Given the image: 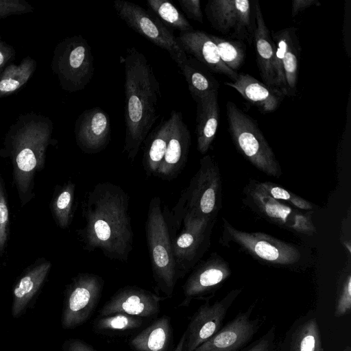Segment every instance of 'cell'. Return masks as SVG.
<instances>
[{
    "mask_svg": "<svg viewBox=\"0 0 351 351\" xmlns=\"http://www.w3.org/2000/svg\"><path fill=\"white\" fill-rule=\"evenodd\" d=\"M129 206L128 193L114 183L99 182L88 191L82 206L84 225L77 231L84 248L126 262L134 238Z\"/></svg>",
    "mask_w": 351,
    "mask_h": 351,
    "instance_id": "obj_1",
    "label": "cell"
},
{
    "mask_svg": "<svg viewBox=\"0 0 351 351\" xmlns=\"http://www.w3.org/2000/svg\"><path fill=\"white\" fill-rule=\"evenodd\" d=\"M123 63L125 125L123 152L133 162L158 118L161 93L152 66L145 55L136 47L126 49Z\"/></svg>",
    "mask_w": 351,
    "mask_h": 351,
    "instance_id": "obj_2",
    "label": "cell"
},
{
    "mask_svg": "<svg viewBox=\"0 0 351 351\" xmlns=\"http://www.w3.org/2000/svg\"><path fill=\"white\" fill-rule=\"evenodd\" d=\"M53 128L49 117L31 112L20 114L5 134L3 149L12 159L22 205L32 197L34 176L44 167Z\"/></svg>",
    "mask_w": 351,
    "mask_h": 351,
    "instance_id": "obj_3",
    "label": "cell"
},
{
    "mask_svg": "<svg viewBox=\"0 0 351 351\" xmlns=\"http://www.w3.org/2000/svg\"><path fill=\"white\" fill-rule=\"evenodd\" d=\"M145 235L156 286L166 298H171L179 278L173 252L168 208L162 205L158 196L149 202Z\"/></svg>",
    "mask_w": 351,
    "mask_h": 351,
    "instance_id": "obj_4",
    "label": "cell"
},
{
    "mask_svg": "<svg viewBox=\"0 0 351 351\" xmlns=\"http://www.w3.org/2000/svg\"><path fill=\"white\" fill-rule=\"evenodd\" d=\"M168 219L180 279L199 263L209 248L215 219L195 217L176 206L168 210Z\"/></svg>",
    "mask_w": 351,
    "mask_h": 351,
    "instance_id": "obj_5",
    "label": "cell"
},
{
    "mask_svg": "<svg viewBox=\"0 0 351 351\" xmlns=\"http://www.w3.org/2000/svg\"><path fill=\"white\" fill-rule=\"evenodd\" d=\"M226 113L228 131L237 150L261 171L279 178L280 165L256 122L230 101Z\"/></svg>",
    "mask_w": 351,
    "mask_h": 351,
    "instance_id": "obj_6",
    "label": "cell"
},
{
    "mask_svg": "<svg viewBox=\"0 0 351 351\" xmlns=\"http://www.w3.org/2000/svg\"><path fill=\"white\" fill-rule=\"evenodd\" d=\"M221 204L219 167L212 156L206 155L200 159L197 171L175 206L195 217L216 219Z\"/></svg>",
    "mask_w": 351,
    "mask_h": 351,
    "instance_id": "obj_7",
    "label": "cell"
},
{
    "mask_svg": "<svg viewBox=\"0 0 351 351\" xmlns=\"http://www.w3.org/2000/svg\"><path fill=\"white\" fill-rule=\"evenodd\" d=\"M94 58L87 40L81 35L66 37L56 46L51 70L61 88L69 93L85 88L94 73Z\"/></svg>",
    "mask_w": 351,
    "mask_h": 351,
    "instance_id": "obj_8",
    "label": "cell"
},
{
    "mask_svg": "<svg viewBox=\"0 0 351 351\" xmlns=\"http://www.w3.org/2000/svg\"><path fill=\"white\" fill-rule=\"evenodd\" d=\"M113 7L118 16L130 28L168 52L178 67L187 59L172 31L149 11L139 5L122 0L114 1Z\"/></svg>",
    "mask_w": 351,
    "mask_h": 351,
    "instance_id": "obj_9",
    "label": "cell"
},
{
    "mask_svg": "<svg viewBox=\"0 0 351 351\" xmlns=\"http://www.w3.org/2000/svg\"><path fill=\"white\" fill-rule=\"evenodd\" d=\"M103 278L96 274L80 273L68 285L64 293L61 324L73 329L84 324L92 315L101 296Z\"/></svg>",
    "mask_w": 351,
    "mask_h": 351,
    "instance_id": "obj_10",
    "label": "cell"
},
{
    "mask_svg": "<svg viewBox=\"0 0 351 351\" xmlns=\"http://www.w3.org/2000/svg\"><path fill=\"white\" fill-rule=\"evenodd\" d=\"M254 1L249 0H210L204 11L211 26L234 40L253 42L255 29Z\"/></svg>",
    "mask_w": 351,
    "mask_h": 351,
    "instance_id": "obj_11",
    "label": "cell"
},
{
    "mask_svg": "<svg viewBox=\"0 0 351 351\" xmlns=\"http://www.w3.org/2000/svg\"><path fill=\"white\" fill-rule=\"evenodd\" d=\"M223 221L226 239L237 244L254 258L278 265H292L301 258L299 250L289 243L262 232L239 230Z\"/></svg>",
    "mask_w": 351,
    "mask_h": 351,
    "instance_id": "obj_12",
    "label": "cell"
},
{
    "mask_svg": "<svg viewBox=\"0 0 351 351\" xmlns=\"http://www.w3.org/2000/svg\"><path fill=\"white\" fill-rule=\"evenodd\" d=\"M241 292V289L230 291L213 304L206 301L190 319L186 329L177 346L171 351H193L222 327L227 312Z\"/></svg>",
    "mask_w": 351,
    "mask_h": 351,
    "instance_id": "obj_13",
    "label": "cell"
},
{
    "mask_svg": "<svg viewBox=\"0 0 351 351\" xmlns=\"http://www.w3.org/2000/svg\"><path fill=\"white\" fill-rule=\"evenodd\" d=\"M228 263L216 253L198 263L182 286L184 300L180 306H188L193 300H206L231 275Z\"/></svg>",
    "mask_w": 351,
    "mask_h": 351,
    "instance_id": "obj_14",
    "label": "cell"
},
{
    "mask_svg": "<svg viewBox=\"0 0 351 351\" xmlns=\"http://www.w3.org/2000/svg\"><path fill=\"white\" fill-rule=\"evenodd\" d=\"M271 36L276 49V64L278 89L285 96L296 94L301 53L297 29L287 27Z\"/></svg>",
    "mask_w": 351,
    "mask_h": 351,
    "instance_id": "obj_15",
    "label": "cell"
},
{
    "mask_svg": "<svg viewBox=\"0 0 351 351\" xmlns=\"http://www.w3.org/2000/svg\"><path fill=\"white\" fill-rule=\"evenodd\" d=\"M255 304L240 312L209 339L193 351H239L254 337L265 317L252 318Z\"/></svg>",
    "mask_w": 351,
    "mask_h": 351,
    "instance_id": "obj_16",
    "label": "cell"
},
{
    "mask_svg": "<svg viewBox=\"0 0 351 351\" xmlns=\"http://www.w3.org/2000/svg\"><path fill=\"white\" fill-rule=\"evenodd\" d=\"M247 194L258 210L272 222L298 233L312 235L316 232L311 212H302L276 200L252 184Z\"/></svg>",
    "mask_w": 351,
    "mask_h": 351,
    "instance_id": "obj_17",
    "label": "cell"
},
{
    "mask_svg": "<svg viewBox=\"0 0 351 351\" xmlns=\"http://www.w3.org/2000/svg\"><path fill=\"white\" fill-rule=\"evenodd\" d=\"M165 298L138 287L127 286L110 298L99 310L97 317L123 313L149 318L158 314L160 303Z\"/></svg>",
    "mask_w": 351,
    "mask_h": 351,
    "instance_id": "obj_18",
    "label": "cell"
},
{
    "mask_svg": "<svg viewBox=\"0 0 351 351\" xmlns=\"http://www.w3.org/2000/svg\"><path fill=\"white\" fill-rule=\"evenodd\" d=\"M74 133L79 148L85 154H97L110 141L111 127L108 113L99 107L84 110L75 123Z\"/></svg>",
    "mask_w": 351,
    "mask_h": 351,
    "instance_id": "obj_19",
    "label": "cell"
},
{
    "mask_svg": "<svg viewBox=\"0 0 351 351\" xmlns=\"http://www.w3.org/2000/svg\"><path fill=\"white\" fill-rule=\"evenodd\" d=\"M171 112L173 123L166 152L155 174V176L167 180L176 178L185 166L191 142V133L182 113L175 110Z\"/></svg>",
    "mask_w": 351,
    "mask_h": 351,
    "instance_id": "obj_20",
    "label": "cell"
},
{
    "mask_svg": "<svg viewBox=\"0 0 351 351\" xmlns=\"http://www.w3.org/2000/svg\"><path fill=\"white\" fill-rule=\"evenodd\" d=\"M176 39L186 53L193 56L209 71L224 75L231 81L237 77L239 73L229 69L221 60L217 47L209 34L193 29L180 32Z\"/></svg>",
    "mask_w": 351,
    "mask_h": 351,
    "instance_id": "obj_21",
    "label": "cell"
},
{
    "mask_svg": "<svg viewBox=\"0 0 351 351\" xmlns=\"http://www.w3.org/2000/svg\"><path fill=\"white\" fill-rule=\"evenodd\" d=\"M254 8L256 25L253 43L259 73L264 84L278 89L275 45L265 24L258 1H254Z\"/></svg>",
    "mask_w": 351,
    "mask_h": 351,
    "instance_id": "obj_22",
    "label": "cell"
},
{
    "mask_svg": "<svg viewBox=\"0 0 351 351\" xmlns=\"http://www.w3.org/2000/svg\"><path fill=\"white\" fill-rule=\"evenodd\" d=\"M225 84L237 90L263 114L276 111L285 97L279 89L270 87L246 73H239L235 80L226 82Z\"/></svg>",
    "mask_w": 351,
    "mask_h": 351,
    "instance_id": "obj_23",
    "label": "cell"
},
{
    "mask_svg": "<svg viewBox=\"0 0 351 351\" xmlns=\"http://www.w3.org/2000/svg\"><path fill=\"white\" fill-rule=\"evenodd\" d=\"M51 267L45 261L28 270L17 281L13 289L11 314L14 318L21 317L32 305L33 300L43 286Z\"/></svg>",
    "mask_w": 351,
    "mask_h": 351,
    "instance_id": "obj_24",
    "label": "cell"
},
{
    "mask_svg": "<svg viewBox=\"0 0 351 351\" xmlns=\"http://www.w3.org/2000/svg\"><path fill=\"white\" fill-rule=\"evenodd\" d=\"M197 104L196 128L197 150L202 154L208 151L217 133L219 106L218 92H213L195 101Z\"/></svg>",
    "mask_w": 351,
    "mask_h": 351,
    "instance_id": "obj_25",
    "label": "cell"
},
{
    "mask_svg": "<svg viewBox=\"0 0 351 351\" xmlns=\"http://www.w3.org/2000/svg\"><path fill=\"white\" fill-rule=\"evenodd\" d=\"M172 341L171 318L164 315L133 336L128 344L132 351H169Z\"/></svg>",
    "mask_w": 351,
    "mask_h": 351,
    "instance_id": "obj_26",
    "label": "cell"
},
{
    "mask_svg": "<svg viewBox=\"0 0 351 351\" xmlns=\"http://www.w3.org/2000/svg\"><path fill=\"white\" fill-rule=\"evenodd\" d=\"M173 123V115L161 121L157 128L147 136L144 149L143 165L148 176H155L166 152Z\"/></svg>",
    "mask_w": 351,
    "mask_h": 351,
    "instance_id": "obj_27",
    "label": "cell"
},
{
    "mask_svg": "<svg viewBox=\"0 0 351 351\" xmlns=\"http://www.w3.org/2000/svg\"><path fill=\"white\" fill-rule=\"evenodd\" d=\"M195 101L209 93L218 92L219 83L210 72L193 58H188L179 67Z\"/></svg>",
    "mask_w": 351,
    "mask_h": 351,
    "instance_id": "obj_28",
    "label": "cell"
},
{
    "mask_svg": "<svg viewBox=\"0 0 351 351\" xmlns=\"http://www.w3.org/2000/svg\"><path fill=\"white\" fill-rule=\"evenodd\" d=\"M36 66V61L29 56L23 58L19 64L8 65L0 75V99L21 89L32 77Z\"/></svg>",
    "mask_w": 351,
    "mask_h": 351,
    "instance_id": "obj_29",
    "label": "cell"
},
{
    "mask_svg": "<svg viewBox=\"0 0 351 351\" xmlns=\"http://www.w3.org/2000/svg\"><path fill=\"white\" fill-rule=\"evenodd\" d=\"M290 351H324L315 318H310L296 328L291 337Z\"/></svg>",
    "mask_w": 351,
    "mask_h": 351,
    "instance_id": "obj_30",
    "label": "cell"
},
{
    "mask_svg": "<svg viewBox=\"0 0 351 351\" xmlns=\"http://www.w3.org/2000/svg\"><path fill=\"white\" fill-rule=\"evenodd\" d=\"M143 319L123 313L97 317L93 322V330L99 334L112 335L134 330L143 326Z\"/></svg>",
    "mask_w": 351,
    "mask_h": 351,
    "instance_id": "obj_31",
    "label": "cell"
},
{
    "mask_svg": "<svg viewBox=\"0 0 351 351\" xmlns=\"http://www.w3.org/2000/svg\"><path fill=\"white\" fill-rule=\"evenodd\" d=\"M147 4L156 17L169 29H178L180 32L194 29L186 17L172 3L165 0H148Z\"/></svg>",
    "mask_w": 351,
    "mask_h": 351,
    "instance_id": "obj_32",
    "label": "cell"
},
{
    "mask_svg": "<svg viewBox=\"0 0 351 351\" xmlns=\"http://www.w3.org/2000/svg\"><path fill=\"white\" fill-rule=\"evenodd\" d=\"M75 184L68 181L58 190L52 203V212L58 225L67 228L72 220L75 200Z\"/></svg>",
    "mask_w": 351,
    "mask_h": 351,
    "instance_id": "obj_33",
    "label": "cell"
},
{
    "mask_svg": "<svg viewBox=\"0 0 351 351\" xmlns=\"http://www.w3.org/2000/svg\"><path fill=\"white\" fill-rule=\"evenodd\" d=\"M209 36L216 45L222 62L229 69L237 72L245 60L246 46L244 42L228 40L212 34Z\"/></svg>",
    "mask_w": 351,
    "mask_h": 351,
    "instance_id": "obj_34",
    "label": "cell"
},
{
    "mask_svg": "<svg viewBox=\"0 0 351 351\" xmlns=\"http://www.w3.org/2000/svg\"><path fill=\"white\" fill-rule=\"evenodd\" d=\"M252 184L271 197L278 201H286L299 210H310L313 208L312 204L308 201L272 182L253 180Z\"/></svg>",
    "mask_w": 351,
    "mask_h": 351,
    "instance_id": "obj_35",
    "label": "cell"
},
{
    "mask_svg": "<svg viewBox=\"0 0 351 351\" xmlns=\"http://www.w3.org/2000/svg\"><path fill=\"white\" fill-rule=\"evenodd\" d=\"M351 310V271L348 267L341 275L337 289L335 316L341 317L350 313Z\"/></svg>",
    "mask_w": 351,
    "mask_h": 351,
    "instance_id": "obj_36",
    "label": "cell"
},
{
    "mask_svg": "<svg viewBox=\"0 0 351 351\" xmlns=\"http://www.w3.org/2000/svg\"><path fill=\"white\" fill-rule=\"evenodd\" d=\"M34 7L25 0H0V18L33 12Z\"/></svg>",
    "mask_w": 351,
    "mask_h": 351,
    "instance_id": "obj_37",
    "label": "cell"
},
{
    "mask_svg": "<svg viewBox=\"0 0 351 351\" xmlns=\"http://www.w3.org/2000/svg\"><path fill=\"white\" fill-rule=\"evenodd\" d=\"M243 351H279L275 326H273L258 339Z\"/></svg>",
    "mask_w": 351,
    "mask_h": 351,
    "instance_id": "obj_38",
    "label": "cell"
},
{
    "mask_svg": "<svg viewBox=\"0 0 351 351\" xmlns=\"http://www.w3.org/2000/svg\"><path fill=\"white\" fill-rule=\"evenodd\" d=\"M9 212L1 179L0 178V252L5 246L8 237Z\"/></svg>",
    "mask_w": 351,
    "mask_h": 351,
    "instance_id": "obj_39",
    "label": "cell"
},
{
    "mask_svg": "<svg viewBox=\"0 0 351 351\" xmlns=\"http://www.w3.org/2000/svg\"><path fill=\"white\" fill-rule=\"evenodd\" d=\"M343 43L347 56L351 58V0H346L342 26Z\"/></svg>",
    "mask_w": 351,
    "mask_h": 351,
    "instance_id": "obj_40",
    "label": "cell"
},
{
    "mask_svg": "<svg viewBox=\"0 0 351 351\" xmlns=\"http://www.w3.org/2000/svg\"><path fill=\"white\" fill-rule=\"evenodd\" d=\"M180 5L186 16L198 23H203V14L199 0H179Z\"/></svg>",
    "mask_w": 351,
    "mask_h": 351,
    "instance_id": "obj_41",
    "label": "cell"
},
{
    "mask_svg": "<svg viewBox=\"0 0 351 351\" xmlns=\"http://www.w3.org/2000/svg\"><path fill=\"white\" fill-rule=\"evenodd\" d=\"M62 351H97L90 345L79 339H69L62 346Z\"/></svg>",
    "mask_w": 351,
    "mask_h": 351,
    "instance_id": "obj_42",
    "label": "cell"
},
{
    "mask_svg": "<svg viewBox=\"0 0 351 351\" xmlns=\"http://www.w3.org/2000/svg\"><path fill=\"white\" fill-rule=\"evenodd\" d=\"M16 55L14 47L4 42L0 36V71H3L8 62L12 60Z\"/></svg>",
    "mask_w": 351,
    "mask_h": 351,
    "instance_id": "obj_43",
    "label": "cell"
},
{
    "mask_svg": "<svg viewBox=\"0 0 351 351\" xmlns=\"http://www.w3.org/2000/svg\"><path fill=\"white\" fill-rule=\"evenodd\" d=\"M320 4L317 0H293L291 2V16L295 17L300 12L313 5L319 6Z\"/></svg>",
    "mask_w": 351,
    "mask_h": 351,
    "instance_id": "obj_44",
    "label": "cell"
},
{
    "mask_svg": "<svg viewBox=\"0 0 351 351\" xmlns=\"http://www.w3.org/2000/svg\"><path fill=\"white\" fill-rule=\"evenodd\" d=\"M343 351H351V348L350 346H347Z\"/></svg>",
    "mask_w": 351,
    "mask_h": 351,
    "instance_id": "obj_45",
    "label": "cell"
},
{
    "mask_svg": "<svg viewBox=\"0 0 351 351\" xmlns=\"http://www.w3.org/2000/svg\"><path fill=\"white\" fill-rule=\"evenodd\" d=\"M2 71H0V75H1V72H2Z\"/></svg>",
    "mask_w": 351,
    "mask_h": 351,
    "instance_id": "obj_46",
    "label": "cell"
}]
</instances>
